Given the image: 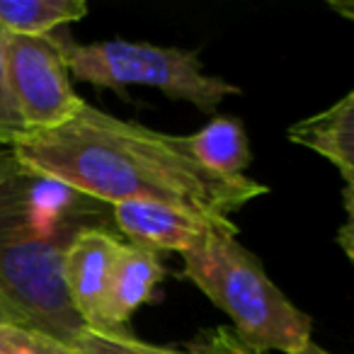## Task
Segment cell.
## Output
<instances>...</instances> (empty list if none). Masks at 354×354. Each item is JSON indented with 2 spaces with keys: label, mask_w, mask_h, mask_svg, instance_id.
I'll use <instances>...</instances> for the list:
<instances>
[{
  "label": "cell",
  "mask_w": 354,
  "mask_h": 354,
  "mask_svg": "<svg viewBox=\"0 0 354 354\" xmlns=\"http://www.w3.org/2000/svg\"><path fill=\"white\" fill-rule=\"evenodd\" d=\"M199 165L221 177H243L252 162L245 127L236 117H214L207 127L185 136Z\"/></svg>",
  "instance_id": "10"
},
{
  "label": "cell",
  "mask_w": 354,
  "mask_h": 354,
  "mask_svg": "<svg viewBox=\"0 0 354 354\" xmlns=\"http://www.w3.org/2000/svg\"><path fill=\"white\" fill-rule=\"evenodd\" d=\"M3 39H6V32L0 30V146L10 148L12 143L25 133V124H22L20 114H17V109H15V102H12V97H10V90H8Z\"/></svg>",
  "instance_id": "14"
},
{
  "label": "cell",
  "mask_w": 354,
  "mask_h": 354,
  "mask_svg": "<svg viewBox=\"0 0 354 354\" xmlns=\"http://www.w3.org/2000/svg\"><path fill=\"white\" fill-rule=\"evenodd\" d=\"M189 349L197 354H265V352H257V349L248 347V344L238 337L236 330L226 328V325L199 333Z\"/></svg>",
  "instance_id": "15"
},
{
  "label": "cell",
  "mask_w": 354,
  "mask_h": 354,
  "mask_svg": "<svg viewBox=\"0 0 354 354\" xmlns=\"http://www.w3.org/2000/svg\"><path fill=\"white\" fill-rule=\"evenodd\" d=\"M299 354H330V352H328V349H323V347H320V344H315L313 339H310V342L306 344V347L301 349Z\"/></svg>",
  "instance_id": "18"
},
{
  "label": "cell",
  "mask_w": 354,
  "mask_h": 354,
  "mask_svg": "<svg viewBox=\"0 0 354 354\" xmlns=\"http://www.w3.org/2000/svg\"><path fill=\"white\" fill-rule=\"evenodd\" d=\"M3 56L8 90L25 131L59 127L85 104L71 83L61 35L20 37L6 32Z\"/></svg>",
  "instance_id": "5"
},
{
  "label": "cell",
  "mask_w": 354,
  "mask_h": 354,
  "mask_svg": "<svg viewBox=\"0 0 354 354\" xmlns=\"http://www.w3.org/2000/svg\"><path fill=\"white\" fill-rule=\"evenodd\" d=\"M165 274L167 270L158 252L133 243H122L97 330H127L131 315L143 304L153 301L156 286L165 279Z\"/></svg>",
  "instance_id": "8"
},
{
  "label": "cell",
  "mask_w": 354,
  "mask_h": 354,
  "mask_svg": "<svg viewBox=\"0 0 354 354\" xmlns=\"http://www.w3.org/2000/svg\"><path fill=\"white\" fill-rule=\"evenodd\" d=\"M0 354H78L71 344L20 323H0Z\"/></svg>",
  "instance_id": "13"
},
{
  "label": "cell",
  "mask_w": 354,
  "mask_h": 354,
  "mask_svg": "<svg viewBox=\"0 0 354 354\" xmlns=\"http://www.w3.org/2000/svg\"><path fill=\"white\" fill-rule=\"evenodd\" d=\"M119 248H122V241L107 228H85L66 250V291L85 328H100V315H102V306L107 299Z\"/></svg>",
  "instance_id": "7"
},
{
  "label": "cell",
  "mask_w": 354,
  "mask_h": 354,
  "mask_svg": "<svg viewBox=\"0 0 354 354\" xmlns=\"http://www.w3.org/2000/svg\"><path fill=\"white\" fill-rule=\"evenodd\" d=\"M330 10H335L337 15H342L344 20L354 22V0H330Z\"/></svg>",
  "instance_id": "17"
},
{
  "label": "cell",
  "mask_w": 354,
  "mask_h": 354,
  "mask_svg": "<svg viewBox=\"0 0 354 354\" xmlns=\"http://www.w3.org/2000/svg\"><path fill=\"white\" fill-rule=\"evenodd\" d=\"M8 151L22 167L102 204L153 202L228 218L270 192L194 160L185 136L124 122L85 102L68 122L25 131Z\"/></svg>",
  "instance_id": "1"
},
{
  "label": "cell",
  "mask_w": 354,
  "mask_h": 354,
  "mask_svg": "<svg viewBox=\"0 0 354 354\" xmlns=\"http://www.w3.org/2000/svg\"><path fill=\"white\" fill-rule=\"evenodd\" d=\"M85 15V0H0V30L8 35L46 37Z\"/></svg>",
  "instance_id": "11"
},
{
  "label": "cell",
  "mask_w": 354,
  "mask_h": 354,
  "mask_svg": "<svg viewBox=\"0 0 354 354\" xmlns=\"http://www.w3.org/2000/svg\"><path fill=\"white\" fill-rule=\"evenodd\" d=\"M289 141L330 160L342 180H354V90L323 112L289 127Z\"/></svg>",
  "instance_id": "9"
},
{
  "label": "cell",
  "mask_w": 354,
  "mask_h": 354,
  "mask_svg": "<svg viewBox=\"0 0 354 354\" xmlns=\"http://www.w3.org/2000/svg\"><path fill=\"white\" fill-rule=\"evenodd\" d=\"M114 221L104 204L0 156V304L10 318L71 344L85 330L64 281L66 250L85 228Z\"/></svg>",
  "instance_id": "2"
},
{
  "label": "cell",
  "mask_w": 354,
  "mask_h": 354,
  "mask_svg": "<svg viewBox=\"0 0 354 354\" xmlns=\"http://www.w3.org/2000/svg\"><path fill=\"white\" fill-rule=\"evenodd\" d=\"M3 151H6V146H0V156H3Z\"/></svg>",
  "instance_id": "20"
},
{
  "label": "cell",
  "mask_w": 354,
  "mask_h": 354,
  "mask_svg": "<svg viewBox=\"0 0 354 354\" xmlns=\"http://www.w3.org/2000/svg\"><path fill=\"white\" fill-rule=\"evenodd\" d=\"M183 260V277L233 320V330L248 347L299 354L310 342V318L286 299L233 233H212Z\"/></svg>",
  "instance_id": "3"
},
{
  "label": "cell",
  "mask_w": 354,
  "mask_h": 354,
  "mask_svg": "<svg viewBox=\"0 0 354 354\" xmlns=\"http://www.w3.org/2000/svg\"><path fill=\"white\" fill-rule=\"evenodd\" d=\"M114 226L133 245L153 252H189L212 233H238L231 218L199 214L192 209L167 207L153 202H124L112 207Z\"/></svg>",
  "instance_id": "6"
},
{
  "label": "cell",
  "mask_w": 354,
  "mask_h": 354,
  "mask_svg": "<svg viewBox=\"0 0 354 354\" xmlns=\"http://www.w3.org/2000/svg\"><path fill=\"white\" fill-rule=\"evenodd\" d=\"M71 347L78 354H197L183 352V349L156 347L143 339L133 337L129 330H93L85 328L78 337L71 342Z\"/></svg>",
  "instance_id": "12"
},
{
  "label": "cell",
  "mask_w": 354,
  "mask_h": 354,
  "mask_svg": "<svg viewBox=\"0 0 354 354\" xmlns=\"http://www.w3.org/2000/svg\"><path fill=\"white\" fill-rule=\"evenodd\" d=\"M342 204H344V212H347V221L337 231V245L342 248L347 260L354 265V180H344Z\"/></svg>",
  "instance_id": "16"
},
{
  "label": "cell",
  "mask_w": 354,
  "mask_h": 354,
  "mask_svg": "<svg viewBox=\"0 0 354 354\" xmlns=\"http://www.w3.org/2000/svg\"><path fill=\"white\" fill-rule=\"evenodd\" d=\"M61 46L71 78L95 88L124 93L129 85H151L167 97L194 104L204 114H214L223 100L241 93L226 78L209 75L197 51L127 39L75 44L68 35H61Z\"/></svg>",
  "instance_id": "4"
},
{
  "label": "cell",
  "mask_w": 354,
  "mask_h": 354,
  "mask_svg": "<svg viewBox=\"0 0 354 354\" xmlns=\"http://www.w3.org/2000/svg\"><path fill=\"white\" fill-rule=\"evenodd\" d=\"M6 320H10V323H15V320L10 318V313L6 310V306L0 304V323H6Z\"/></svg>",
  "instance_id": "19"
}]
</instances>
